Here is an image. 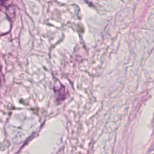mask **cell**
I'll return each mask as SVG.
<instances>
[{"mask_svg": "<svg viewBox=\"0 0 154 154\" xmlns=\"http://www.w3.org/2000/svg\"><path fill=\"white\" fill-rule=\"evenodd\" d=\"M2 1H5V0H2Z\"/></svg>", "mask_w": 154, "mask_h": 154, "instance_id": "1", "label": "cell"}]
</instances>
